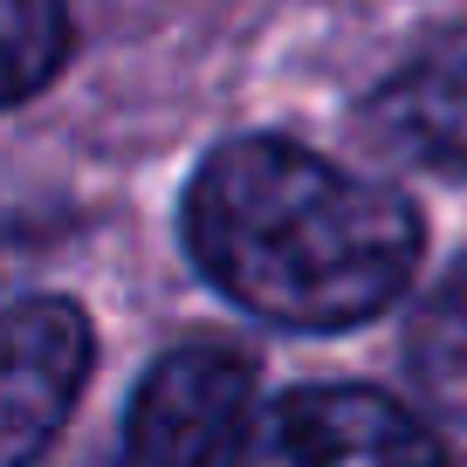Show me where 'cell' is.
<instances>
[{"label":"cell","mask_w":467,"mask_h":467,"mask_svg":"<svg viewBox=\"0 0 467 467\" xmlns=\"http://www.w3.org/2000/svg\"><path fill=\"white\" fill-rule=\"evenodd\" d=\"M89 317L69 296H21L7 317V412H0V440H7V467H35L42 447L62 433L76 392L89 379Z\"/></svg>","instance_id":"4"},{"label":"cell","mask_w":467,"mask_h":467,"mask_svg":"<svg viewBox=\"0 0 467 467\" xmlns=\"http://www.w3.org/2000/svg\"><path fill=\"white\" fill-rule=\"evenodd\" d=\"M254 426V365L227 344H179L138 379L117 467H234Z\"/></svg>","instance_id":"2"},{"label":"cell","mask_w":467,"mask_h":467,"mask_svg":"<svg viewBox=\"0 0 467 467\" xmlns=\"http://www.w3.org/2000/svg\"><path fill=\"white\" fill-rule=\"evenodd\" d=\"M406 365L440 412L467 420V254L426 289L420 317L406 330Z\"/></svg>","instance_id":"6"},{"label":"cell","mask_w":467,"mask_h":467,"mask_svg":"<svg viewBox=\"0 0 467 467\" xmlns=\"http://www.w3.org/2000/svg\"><path fill=\"white\" fill-rule=\"evenodd\" d=\"M179 234L200 275L275 330H350L420 268L406 192L296 138H234L192 172Z\"/></svg>","instance_id":"1"},{"label":"cell","mask_w":467,"mask_h":467,"mask_svg":"<svg viewBox=\"0 0 467 467\" xmlns=\"http://www.w3.org/2000/svg\"><path fill=\"white\" fill-rule=\"evenodd\" d=\"M69 62V7L62 0H7V97L28 103Z\"/></svg>","instance_id":"7"},{"label":"cell","mask_w":467,"mask_h":467,"mask_svg":"<svg viewBox=\"0 0 467 467\" xmlns=\"http://www.w3.org/2000/svg\"><path fill=\"white\" fill-rule=\"evenodd\" d=\"M365 131L406 165H467V28H447L371 89Z\"/></svg>","instance_id":"5"},{"label":"cell","mask_w":467,"mask_h":467,"mask_svg":"<svg viewBox=\"0 0 467 467\" xmlns=\"http://www.w3.org/2000/svg\"><path fill=\"white\" fill-rule=\"evenodd\" d=\"M234 467H447L433 426L371 385H303L254 412Z\"/></svg>","instance_id":"3"}]
</instances>
